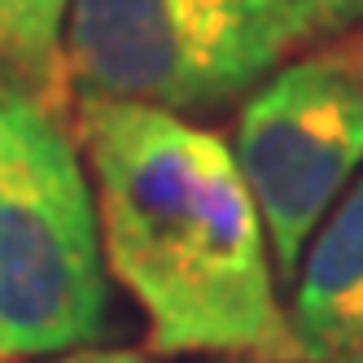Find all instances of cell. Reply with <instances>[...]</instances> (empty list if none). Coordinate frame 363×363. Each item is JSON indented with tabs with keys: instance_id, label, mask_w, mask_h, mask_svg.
I'll list each match as a JSON object with an SVG mask.
<instances>
[{
	"instance_id": "6da1fadb",
	"label": "cell",
	"mask_w": 363,
	"mask_h": 363,
	"mask_svg": "<svg viewBox=\"0 0 363 363\" xmlns=\"http://www.w3.org/2000/svg\"><path fill=\"white\" fill-rule=\"evenodd\" d=\"M74 140L92 175L106 263L140 302L153 350L298 363L237 153L179 114L118 101H79Z\"/></svg>"
},
{
	"instance_id": "277c9868",
	"label": "cell",
	"mask_w": 363,
	"mask_h": 363,
	"mask_svg": "<svg viewBox=\"0 0 363 363\" xmlns=\"http://www.w3.org/2000/svg\"><path fill=\"white\" fill-rule=\"evenodd\" d=\"M232 153L263 215L272 263L294 280L311 232L363 167V79L337 48L280 66L250 92Z\"/></svg>"
},
{
	"instance_id": "30bf717a",
	"label": "cell",
	"mask_w": 363,
	"mask_h": 363,
	"mask_svg": "<svg viewBox=\"0 0 363 363\" xmlns=\"http://www.w3.org/2000/svg\"><path fill=\"white\" fill-rule=\"evenodd\" d=\"M13 88H18V84L9 79V70H5V66H0V92H13ZM18 92H22V88H18Z\"/></svg>"
},
{
	"instance_id": "8992f818",
	"label": "cell",
	"mask_w": 363,
	"mask_h": 363,
	"mask_svg": "<svg viewBox=\"0 0 363 363\" xmlns=\"http://www.w3.org/2000/svg\"><path fill=\"white\" fill-rule=\"evenodd\" d=\"M70 0H0V66L9 79L62 110L70 96L62 40Z\"/></svg>"
},
{
	"instance_id": "52a82bcc",
	"label": "cell",
	"mask_w": 363,
	"mask_h": 363,
	"mask_svg": "<svg viewBox=\"0 0 363 363\" xmlns=\"http://www.w3.org/2000/svg\"><path fill=\"white\" fill-rule=\"evenodd\" d=\"M289 9H298L311 31L324 35V31H346L354 22H363V0H284Z\"/></svg>"
},
{
	"instance_id": "7a4b0ae2",
	"label": "cell",
	"mask_w": 363,
	"mask_h": 363,
	"mask_svg": "<svg viewBox=\"0 0 363 363\" xmlns=\"http://www.w3.org/2000/svg\"><path fill=\"white\" fill-rule=\"evenodd\" d=\"M106 315L101 219L57 106L0 92V359L92 342Z\"/></svg>"
},
{
	"instance_id": "3957f363",
	"label": "cell",
	"mask_w": 363,
	"mask_h": 363,
	"mask_svg": "<svg viewBox=\"0 0 363 363\" xmlns=\"http://www.w3.org/2000/svg\"><path fill=\"white\" fill-rule=\"evenodd\" d=\"M311 35L284 0H70L62 62L74 101L193 114L258 88Z\"/></svg>"
},
{
	"instance_id": "9c48e42d",
	"label": "cell",
	"mask_w": 363,
	"mask_h": 363,
	"mask_svg": "<svg viewBox=\"0 0 363 363\" xmlns=\"http://www.w3.org/2000/svg\"><path fill=\"white\" fill-rule=\"evenodd\" d=\"M337 53H342V57H346V66L363 79V31H359V35H350V40H342V44H337Z\"/></svg>"
},
{
	"instance_id": "ba28073f",
	"label": "cell",
	"mask_w": 363,
	"mask_h": 363,
	"mask_svg": "<svg viewBox=\"0 0 363 363\" xmlns=\"http://www.w3.org/2000/svg\"><path fill=\"white\" fill-rule=\"evenodd\" d=\"M40 363H153V359L140 350H74L57 359H40Z\"/></svg>"
},
{
	"instance_id": "5b68a950",
	"label": "cell",
	"mask_w": 363,
	"mask_h": 363,
	"mask_svg": "<svg viewBox=\"0 0 363 363\" xmlns=\"http://www.w3.org/2000/svg\"><path fill=\"white\" fill-rule=\"evenodd\" d=\"M289 333L298 363H363V175L306 250Z\"/></svg>"
}]
</instances>
